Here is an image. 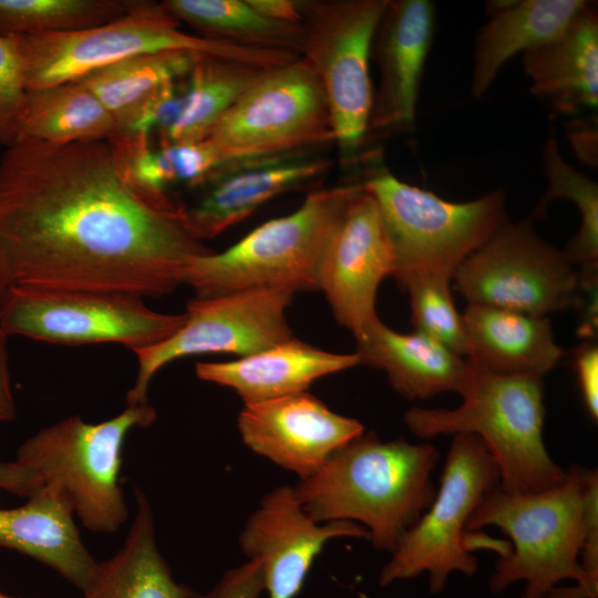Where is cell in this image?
Masks as SVG:
<instances>
[{"label":"cell","instance_id":"cell-1","mask_svg":"<svg viewBox=\"0 0 598 598\" xmlns=\"http://www.w3.org/2000/svg\"><path fill=\"white\" fill-rule=\"evenodd\" d=\"M209 250L183 206L127 182L110 141L20 140L0 161V274L7 286L159 298Z\"/></svg>","mask_w":598,"mask_h":598},{"label":"cell","instance_id":"cell-2","mask_svg":"<svg viewBox=\"0 0 598 598\" xmlns=\"http://www.w3.org/2000/svg\"><path fill=\"white\" fill-rule=\"evenodd\" d=\"M598 512V472L571 465L565 481L539 493L516 494L499 484L472 514L467 533L498 527L513 549L498 558L488 580L493 594L524 581L520 598H598L580 565L589 519Z\"/></svg>","mask_w":598,"mask_h":598},{"label":"cell","instance_id":"cell-3","mask_svg":"<svg viewBox=\"0 0 598 598\" xmlns=\"http://www.w3.org/2000/svg\"><path fill=\"white\" fill-rule=\"evenodd\" d=\"M439 458L430 443L363 433L293 488L315 522L361 523L377 549L393 553L434 499L431 475Z\"/></svg>","mask_w":598,"mask_h":598},{"label":"cell","instance_id":"cell-4","mask_svg":"<svg viewBox=\"0 0 598 598\" xmlns=\"http://www.w3.org/2000/svg\"><path fill=\"white\" fill-rule=\"evenodd\" d=\"M461 396L462 404L452 410L413 408L404 414V422L420 439L478 436L499 468L501 488L508 493H539L565 481L566 470L550 457L543 439L542 379L473 368Z\"/></svg>","mask_w":598,"mask_h":598},{"label":"cell","instance_id":"cell-5","mask_svg":"<svg viewBox=\"0 0 598 598\" xmlns=\"http://www.w3.org/2000/svg\"><path fill=\"white\" fill-rule=\"evenodd\" d=\"M362 183L310 192L291 214L270 219L224 251L195 257L185 285L198 298L252 289L318 290L330 238Z\"/></svg>","mask_w":598,"mask_h":598},{"label":"cell","instance_id":"cell-6","mask_svg":"<svg viewBox=\"0 0 598 598\" xmlns=\"http://www.w3.org/2000/svg\"><path fill=\"white\" fill-rule=\"evenodd\" d=\"M27 91L76 81L87 73L136 55L188 51L271 69L296 59L290 52L210 40L181 30L163 2L138 0L124 16L78 31L20 38Z\"/></svg>","mask_w":598,"mask_h":598},{"label":"cell","instance_id":"cell-7","mask_svg":"<svg viewBox=\"0 0 598 598\" xmlns=\"http://www.w3.org/2000/svg\"><path fill=\"white\" fill-rule=\"evenodd\" d=\"M155 419L150 404L127 405L100 423L69 416L23 442L17 460L32 468L43 485L58 492L86 528L114 533L127 517L118 483L125 436Z\"/></svg>","mask_w":598,"mask_h":598},{"label":"cell","instance_id":"cell-8","mask_svg":"<svg viewBox=\"0 0 598 598\" xmlns=\"http://www.w3.org/2000/svg\"><path fill=\"white\" fill-rule=\"evenodd\" d=\"M375 164L361 182L378 206L396 280L410 274H440L453 279L461 262L508 220L502 189L453 203L406 184Z\"/></svg>","mask_w":598,"mask_h":598},{"label":"cell","instance_id":"cell-9","mask_svg":"<svg viewBox=\"0 0 598 598\" xmlns=\"http://www.w3.org/2000/svg\"><path fill=\"white\" fill-rule=\"evenodd\" d=\"M499 482V468L484 442L474 434L453 435L434 499L391 553L379 584L426 571L430 591L436 595L453 573L474 575L477 559L468 546L467 524Z\"/></svg>","mask_w":598,"mask_h":598},{"label":"cell","instance_id":"cell-10","mask_svg":"<svg viewBox=\"0 0 598 598\" xmlns=\"http://www.w3.org/2000/svg\"><path fill=\"white\" fill-rule=\"evenodd\" d=\"M389 0H300L303 58L323 86L342 165L361 159L373 91L371 45Z\"/></svg>","mask_w":598,"mask_h":598},{"label":"cell","instance_id":"cell-11","mask_svg":"<svg viewBox=\"0 0 598 598\" xmlns=\"http://www.w3.org/2000/svg\"><path fill=\"white\" fill-rule=\"evenodd\" d=\"M207 138L230 164L309 153L334 143L320 79L301 56L266 70Z\"/></svg>","mask_w":598,"mask_h":598},{"label":"cell","instance_id":"cell-12","mask_svg":"<svg viewBox=\"0 0 598 598\" xmlns=\"http://www.w3.org/2000/svg\"><path fill=\"white\" fill-rule=\"evenodd\" d=\"M186 315L162 313L123 292L8 286L0 302V329L58 344L118 343L133 352L156 344Z\"/></svg>","mask_w":598,"mask_h":598},{"label":"cell","instance_id":"cell-13","mask_svg":"<svg viewBox=\"0 0 598 598\" xmlns=\"http://www.w3.org/2000/svg\"><path fill=\"white\" fill-rule=\"evenodd\" d=\"M452 280L468 305L532 316L546 317L582 302L578 270L528 220L505 221L461 262Z\"/></svg>","mask_w":598,"mask_h":598},{"label":"cell","instance_id":"cell-14","mask_svg":"<svg viewBox=\"0 0 598 598\" xmlns=\"http://www.w3.org/2000/svg\"><path fill=\"white\" fill-rule=\"evenodd\" d=\"M295 292L252 289L192 299L182 327L165 340L135 351L137 373L127 405L148 404L154 375L181 358L207 353L246 357L293 338L286 310Z\"/></svg>","mask_w":598,"mask_h":598},{"label":"cell","instance_id":"cell-15","mask_svg":"<svg viewBox=\"0 0 598 598\" xmlns=\"http://www.w3.org/2000/svg\"><path fill=\"white\" fill-rule=\"evenodd\" d=\"M393 269V254L378 206L362 184L330 238L318 276V290L324 293L338 322L354 338L378 317L377 292Z\"/></svg>","mask_w":598,"mask_h":598},{"label":"cell","instance_id":"cell-16","mask_svg":"<svg viewBox=\"0 0 598 598\" xmlns=\"http://www.w3.org/2000/svg\"><path fill=\"white\" fill-rule=\"evenodd\" d=\"M237 426L251 451L301 480L364 431L360 421L331 411L307 391L245 404Z\"/></svg>","mask_w":598,"mask_h":598},{"label":"cell","instance_id":"cell-17","mask_svg":"<svg viewBox=\"0 0 598 598\" xmlns=\"http://www.w3.org/2000/svg\"><path fill=\"white\" fill-rule=\"evenodd\" d=\"M347 536L369 538V532L350 520L315 522L295 488L279 486L249 516L239 542L250 559L260 561L269 598H295L326 543Z\"/></svg>","mask_w":598,"mask_h":598},{"label":"cell","instance_id":"cell-18","mask_svg":"<svg viewBox=\"0 0 598 598\" xmlns=\"http://www.w3.org/2000/svg\"><path fill=\"white\" fill-rule=\"evenodd\" d=\"M435 18L432 1L389 0L371 45L380 81L373 93L367 141L413 126Z\"/></svg>","mask_w":598,"mask_h":598},{"label":"cell","instance_id":"cell-19","mask_svg":"<svg viewBox=\"0 0 598 598\" xmlns=\"http://www.w3.org/2000/svg\"><path fill=\"white\" fill-rule=\"evenodd\" d=\"M330 166L329 159L309 153L229 166L205 184L194 205L183 207L184 225L200 241L214 238L270 199L320 178Z\"/></svg>","mask_w":598,"mask_h":598},{"label":"cell","instance_id":"cell-20","mask_svg":"<svg viewBox=\"0 0 598 598\" xmlns=\"http://www.w3.org/2000/svg\"><path fill=\"white\" fill-rule=\"evenodd\" d=\"M360 364L354 353H333L295 337L228 362H198L197 377L234 390L245 404L306 392L318 379Z\"/></svg>","mask_w":598,"mask_h":598},{"label":"cell","instance_id":"cell-21","mask_svg":"<svg viewBox=\"0 0 598 598\" xmlns=\"http://www.w3.org/2000/svg\"><path fill=\"white\" fill-rule=\"evenodd\" d=\"M532 93L557 115L597 107L598 14L586 4L551 40L523 52Z\"/></svg>","mask_w":598,"mask_h":598},{"label":"cell","instance_id":"cell-22","mask_svg":"<svg viewBox=\"0 0 598 598\" xmlns=\"http://www.w3.org/2000/svg\"><path fill=\"white\" fill-rule=\"evenodd\" d=\"M360 364L385 372L392 388L408 400L443 392H464L471 363L434 339L414 331L401 333L373 319L355 338Z\"/></svg>","mask_w":598,"mask_h":598},{"label":"cell","instance_id":"cell-23","mask_svg":"<svg viewBox=\"0 0 598 598\" xmlns=\"http://www.w3.org/2000/svg\"><path fill=\"white\" fill-rule=\"evenodd\" d=\"M466 360L493 374L542 379L565 354L547 317L468 305L462 313Z\"/></svg>","mask_w":598,"mask_h":598},{"label":"cell","instance_id":"cell-24","mask_svg":"<svg viewBox=\"0 0 598 598\" xmlns=\"http://www.w3.org/2000/svg\"><path fill=\"white\" fill-rule=\"evenodd\" d=\"M72 514L62 496L43 485L24 505L0 509V546L37 559L83 591L99 563L83 545Z\"/></svg>","mask_w":598,"mask_h":598},{"label":"cell","instance_id":"cell-25","mask_svg":"<svg viewBox=\"0 0 598 598\" xmlns=\"http://www.w3.org/2000/svg\"><path fill=\"white\" fill-rule=\"evenodd\" d=\"M584 0H522L488 2L489 21L474 48L471 93L481 97L502 66L558 35L586 4Z\"/></svg>","mask_w":598,"mask_h":598},{"label":"cell","instance_id":"cell-26","mask_svg":"<svg viewBox=\"0 0 598 598\" xmlns=\"http://www.w3.org/2000/svg\"><path fill=\"white\" fill-rule=\"evenodd\" d=\"M136 514L122 548L99 563L84 598H199L177 582L158 551L153 515L143 493L135 489Z\"/></svg>","mask_w":598,"mask_h":598},{"label":"cell","instance_id":"cell-27","mask_svg":"<svg viewBox=\"0 0 598 598\" xmlns=\"http://www.w3.org/2000/svg\"><path fill=\"white\" fill-rule=\"evenodd\" d=\"M120 133L114 117L76 81L27 91L17 141L49 144L109 141Z\"/></svg>","mask_w":598,"mask_h":598},{"label":"cell","instance_id":"cell-28","mask_svg":"<svg viewBox=\"0 0 598 598\" xmlns=\"http://www.w3.org/2000/svg\"><path fill=\"white\" fill-rule=\"evenodd\" d=\"M266 70L218 55L195 53L185 80L179 116L159 138L161 144L207 138L219 118Z\"/></svg>","mask_w":598,"mask_h":598},{"label":"cell","instance_id":"cell-29","mask_svg":"<svg viewBox=\"0 0 598 598\" xmlns=\"http://www.w3.org/2000/svg\"><path fill=\"white\" fill-rule=\"evenodd\" d=\"M166 9L200 37L229 44L282 51L300 56L302 23L280 22L259 14L247 0H165Z\"/></svg>","mask_w":598,"mask_h":598},{"label":"cell","instance_id":"cell-30","mask_svg":"<svg viewBox=\"0 0 598 598\" xmlns=\"http://www.w3.org/2000/svg\"><path fill=\"white\" fill-rule=\"evenodd\" d=\"M195 52L164 51L136 55L76 80L114 117L120 133L166 84L185 78Z\"/></svg>","mask_w":598,"mask_h":598},{"label":"cell","instance_id":"cell-31","mask_svg":"<svg viewBox=\"0 0 598 598\" xmlns=\"http://www.w3.org/2000/svg\"><path fill=\"white\" fill-rule=\"evenodd\" d=\"M543 161L547 187L533 217L540 218L548 204L556 198H567L576 204L581 215V224L564 252L570 262L578 267L581 292L597 293L598 186L563 159L554 137H550L544 147Z\"/></svg>","mask_w":598,"mask_h":598},{"label":"cell","instance_id":"cell-32","mask_svg":"<svg viewBox=\"0 0 598 598\" xmlns=\"http://www.w3.org/2000/svg\"><path fill=\"white\" fill-rule=\"evenodd\" d=\"M138 0H0V35L33 37L102 25Z\"/></svg>","mask_w":598,"mask_h":598},{"label":"cell","instance_id":"cell-33","mask_svg":"<svg viewBox=\"0 0 598 598\" xmlns=\"http://www.w3.org/2000/svg\"><path fill=\"white\" fill-rule=\"evenodd\" d=\"M451 280L440 274H410L396 281L409 293L414 331L466 358V333L452 297Z\"/></svg>","mask_w":598,"mask_h":598},{"label":"cell","instance_id":"cell-34","mask_svg":"<svg viewBox=\"0 0 598 598\" xmlns=\"http://www.w3.org/2000/svg\"><path fill=\"white\" fill-rule=\"evenodd\" d=\"M25 96L20 38L0 35V145L17 142Z\"/></svg>","mask_w":598,"mask_h":598},{"label":"cell","instance_id":"cell-35","mask_svg":"<svg viewBox=\"0 0 598 598\" xmlns=\"http://www.w3.org/2000/svg\"><path fill=\"white\" fill-rule=\"evenodd\" d=\"M265 590L261 564L249 559L225 573L217 585L202 598H259Z\"/></svg>","mask_w":598,"mask_h":598},{"label":"cell","instance_id":"cell-36","mask_svg":"<svg viewBox=\"0 0 598 598\" xmlns=\"http://www.w3.org/2000/svg\"><path fill=\"white\" fill-rule=\"evenodd\" d=\"M578 386L587 412L598 419V348L594 342L582 343L575 352Z\"/></svg>","mask_w":598,"mask_h":598},{"label":"cell","instance_id":"cell-37","mask_svg":"<svg viewBox=\"0 0 598 598\" xmlns=\"http://www.w3.org/2000/svg\"><path fill=\"white\" fill-rule=\"evenodd\" d=\"M42 486L40 476L25 464L18 460L13 462L0 461V488L29 498Z\"/></svg>","mask_w":598,"mask_h":598},{"label":"cell","instance_id":"cell-38","mask_svg":"<svg viewBox=\"0 0 598 598\" xmlns=\"http://www.w3.org/2000/svg\"><path fill=\"white\" fill-rule=\"evenodd\" d=\"M259 14L280 22L301 23L300 0H247Z\"/></svg>","mask_w":598,"mask_h":598},{"label":"cell","instance_id":"cell-39","mask_svg":"<svg viewBox=\"0 0 598 598\" xmlns=\"http://www.w3.org/2000/svg\"><path fill=\"white\" fill-rule=\"evenodd\" d=\"M7 339L8 336L0 329V422L12 421L17 414L10 382Z\"/></svg>","mask_w":598,"mask_h":598},{"label":"cell","instance_id":"cell-40","mask_svg":"<svg viewBox=\"0 0 598 598\" xmlns=\"http://www.w3.org/2000/svg\"><path fill=\"white\" fill-rule=\"evenodd\" d=\"M7 287H8V286H7V283L4 282V280H3V278H2V276H1V274H0V302H1V300H2V297H3V295H4V291H6Z\"/></svg>","mask_w":598,"mask_h":598},{"label":"cell","instance_id":"cell-41","mask_svg":"<svg viewBox=\"0 0 598 598\" xmlns=\"http://www.w3.org/2000/svg\"><path fill=\"white\" fill-rule=\"evenodd\" d=\"M0 598H16V597H11L0 590Z\"/></svg>","mask_w":598,"mask_h":598}]
</instances>
